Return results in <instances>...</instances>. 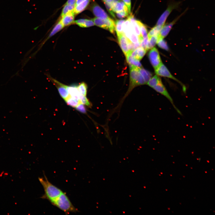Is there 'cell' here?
<instances>
[{
  "label": "cell",
  "instance_id": "6da1fadb",
  "mask_svg": "<svg viewBox=\"0 0 215 215\" xmlns=\"http://www.w3.org/2000/svg\"><path fill=\"white\" fill-rule=\"evenodd\" d=\"M50 202L52 205L56 206L67 214L70 213L79 212L78 210L74 206L67 196L64 192Z\"/></svg>",
  "mask_w": 215,
  "mask_h": 215
},
{
  "label": "cell",
  "instance_id": "7a4b0ae2",
  "mask_svg": "<svg viewBox=\"0 0 215 215\" xmlns=\"http://www.w3.org/2000/svg\"><path fill=\"white\" fill-rule=\"evenodd\" d=\"M44 178H39V180L42 186L44 193L41 198L48 200L49 201L56 198L63 192L60 189L50 182L44 174Z\"/></svg>",
  "mask_w": 215,
  "mask_h": 215
},
{
  "label": "cell",
  "instance_id": "3957f363",
  "mask_svg": "<svg viewBox=\"0 0 215 215\" xmlns=\"http://www.w3.org/2000/svg\"><path fill=\"white\" fill-rule=\"evenodd\" d=\"M130 79L131 87L146 84L145 80L139 72V68L137 67L129 64Z\"/></svg>",
  "mask_w": 215,
  "mask_h": 215
},
{
  "label": "cell",
  "instance_id": "277c9868",
  "mask_svg": "<svg viewBox=\"0 0 215 215\" xmlns=\"http://www.w3.org/2000/svg\"><path fill=\"white\" fill-rule=\"evenodd\" d=\"M92 20L96 26L108 30L112 33H114L115 30V23L110 18L101 19L95 17Z\"/></svg>",
  "mask_w": 215,
  "mask_h": 215
},
{
  "label": "cell",
  "instance_id": "5b68a950",
  "mask_svg": "<svg viewBox=\"0 0 215 215\" xmlns=\"http://www.w3.org/2000/svg\"><path fill=\"white\" fill-rule=\"evenodd\" d=\"M180 4V2H172L168 5V7L163 13L159 19L156 25L163 26L167 18L172 10L177 8Z\"/></svg>",
  "mask_w": 215,
  "mask_h": 215
},
{
  "label": "cell",
  "instance_id": "8992f818",
  "mask_svg": "<svg viewBox=\"0 0 215 215\" xmlns=\"http://www.w3.org/2000/svg\"><path fill=\"white\" fill-rule=\"evenodd\" d=\"M148 57L151 64L155 69L162 63L159 52L155 47H153L150 51Z\"/></svg>",
  "mask_w": 215,
  "mask_h": 215
},
{
  "label": "cell",
  "instance_id": "52a82bcc",
  "mask_svg": "<svg viewBox=\"0 0 215 215\" xmlns=\"http://www.w3.org/2000/svg\"><path fill=\"white\" fill-rule=\"evenodd\" d=\"M154 90L158 93H159L163 96H165L170 102L173 105V107L179 113L181 114V112L175 106L173 102L172 99L168 92L166 89L163 84L162 82H161L156 86L153 88Z\"/></svg>",
  "mask_w": 215,
  "mask_h": 215
},
{
  "label": "cell",
  "instance_id": "ba28073f",
  "mask_svg": "<svg viewBox=\"0 0 215 215\" xmlns=\"http://www.w3.org/2000/svg\"><path fill=\"white\" fill-rule=\"evenodd\" d=\"M155 72L157 75L168 77L173 79L179 83L181 85L183 84L177 79L173 76L166 67L162 63L157 68L155 69Z\"/></svg>",
  "mask_w": 215,
  "mask_h": 215
},
{
  "label": "cell",
  "instance_id": "9c48e42d",
  "mask_svg": "<svg viewBox=\"0 0 215 215\" xmlns=\"http://www.w3.org/2000/svg\"><path fill=\"white\" fill-rule=\"evenodd\" d=\"M52 80L56 87L60 96L65 100L70 96L66 88L67 85L59 82L54 79H52Z\"/></svg>",
  "mask_w": 215,
  "mask_h": 215
},
{
  "label": "cell",
  "instance_id": "30bf717a",
  "mask_svg": "<svg viewBox=\"0 0 215 215\" xmlns=\"http://www.w3.org/2000/svg\"><path fill=\"white\" fill-rule=\"evenodd\" d=\"M182 14L180 16L177 17L171 23L165 25H164L162 26L159 35V38L164 39L167 36L174 24Z\"/></svg>",
  "mask_w": 215,
  "mask_h": 215
},
{
  "label": "cell",
  "instance_id": "8fae6325",
  "mask_svg": "<svg viewBox=\"0 0 215 215\" xmlns=\"http://www.w3.org/2000/svg\"><path fill=\"white\" fill-rule=\"evenodd\" d=\"M91 9L93 14L96 17L101 19L110 18L105 11L96 3L93 4Z\"/></svg>",
  "mask_w": 215,
  "mask_h": 215
},
{
  "label": "cell",
  "instance_id": "7c38bea8",
  "mask_svg": "<svg viewBox=\"0 0 215 215\" xmlns=\"http://www.w3.org/2000/svg\"><path fill=\"white\" fill-rule=\"evenodd\" d=\"M120 46L125 56L129 52L128 39L123 33H117Z\"/></svg>",
  "mask_w": 215,
  "mask_h": 215
},
{
  "label": "cell",
  "instance_id": "4fadbf2b",
  "mask_svg": "<svg viewBox=\"0 0 215 215\" xmlns=\"http://www.w3.org/2000/svg\"><path fill=\"white\" fill-rule=\"evenodd\" d=\"M75 15L73 11L61 17L59 21L64 27L67 26L74 22Z\"/></svg>",
  "mask_w": 215,
  "mask_h": 215
},
{
  "label": "cell",
  "instance_id": "5bb4252c",
  "mask_svg": "<svg viewBox=\"0 0 215 215\" xmlns=\"http://www.w3.org/2000/svg\"><path fill=\"white\" fill-rule=\"evenodd\" d=\"M128 18L130 19L133 30L138 36L139 41L140 43L142 40L143 38L141 36L139 28L136 22V20H135L132 14H130Z\"/></svg>",
  "mask_w": 215,
  "mask_h": 215
},
{
  "label": "cell",
  "instance_id": "9a60e30c",
  "mask_svg": "<svg viewBox=\"0 0 215 215\" xmlns=\"http://www.w3.org/2000/svg\"><path fill=\"white\" fill-rule=\"evenodd\" d=\"M147 50L142 47H139L131 53V56L140 61L145 55Z\"/></svg>",
  "mask_w": 215,
  "mask_h": 215
},
{
  "label": "cell",
  "instance_id": "2e32d148",
  "mask_svg": "<svg viewBox=\"0 0 215 215\" xmlns=\"http://www.w3.org/2000/svg\"><path fill=\"white\" fill-rule=\"evenodd\" d=\"M79 27H87L94 26L95 24L93 20L80 19L76 20L74 22Z\"/></svg>",
  "mask_w": 215,
  "mask_h": 215
},
{
  "label": "cell",
  "instance_id": "e0dca14e",
  "mask_svg": "<svg viewBox=\"0 0 215 215\" xmlns=\"http://www.w3.org/2000/svg\"><path fill=\"white\" fill-rule=\"evenodd\" d=\"M90 0H86L76 5L73 10L75 14H78L83 11L87 7Z\"/></svg>",
  "mask_w": 215,
  "mask_h": 215
},
{
  "label": "cell",
  "instance_id": "ac0fdd59",
  "mask_svg": "<svg viewBox=\"0 0 215 215\" xmlns=\"http://www.w3.org/2000/svg\"><path fill=\"white\" fill-rule=\"evenodd\" d=\"M131 52L129 51L125 56L127 61L129 64L133 65L139 68H141L142 65L139 61L132 57L131 55Z\"/></svg>",
  "mask_w": 215,
  "mask_h": 215
},
{
  "label": "cell",
  "instance_id": "d6986e66",
  "mask_svg": "<svg viewBox=\"0 0 215 215\" xmlns=\"http://www.w3.org/2000/svg\"><path fill=\"white\" fill-rule=\"evenodd\" d=\"M66 88L70 96L79 100V96L80 93L78 90L77 86L67 85Z\"/></svg>",
  "mask_w": 215,
  "mask_h": 215
},
{
  "label": "cell",
  "instance_id": "ffe728a7",
  "mask_svg": "<svg viewBox=\"0 0 215 215\" xmlns=\"http://www.w3.org/2000/svg\"><path fill=\"white\" fill-rule=\"evenodd\" d=\"M64 26L62 24L60 21L56 24L53 29L49 34L48 37L46 40V41L48 39L54 36L57 33L60 31L64 27Z\"/></svg>",
  "mask_w": 215,
  "mask_h": 215
},
{
  "label": "cell",
  "instance_id": "44dd1931",
  "mask_svg": "<svg viewBox=\"0 0 215 215\" xmlns=\"http://www.w3.org/2000/svg\"><path fill=\"white\" fill-rule=\"evenodd\" d=\"M159 35L153 36L148 38L149 42L146 48L147 50L153 47L157 43L159 39Z\"/></svg>",
  "mask_w": 215,
  "mask_h": 215
},
{
  "label": "cell",
  "instance_id": "7402d4cb",
  "mask_svg": "<svg viewBox=\"0 0 215 215\" xmlns=\"http://www.w3.org/2000/svg\"><path fill=\"white\" fill-rule=\"evenodd\" d=\"M162 82L160 78L157 75H155L151 78L147 82L148 85L153 88Z\"/></svg>",
  "mask_w": 215,
  "mask_h": 215
},
{
  "label": "cell",
  "instance_id": "603a6c76",
  "mask_svg": "<svg viewBox=\"0 0 215 215\" xmlns=\"http://www.w3.org/2000/svg\"><path fill=\"white\" fill-rule=\"evenodd\" d=\"M65 101L68 105L73 108H76L80 103L79 99L70 96Z\"/></svg>",
  "mask_w": 215,
  "mask_h": 215
},
{
  "label": "cell",
  "instance_id": "cb8c5ba5",
  "mask_svg": "<svg viewBox=\"0 0 215 215\" xmlns=\"http://www.w3.org/2000/svg\"><path fill=\"white\" fill-rule=\"evenodd\" d=\"M139 70L140 73L143 77L146 84L151 78L152 74L150 72L143 68H139Z\"/></svg>",
  "mask_w": 215,
  "mask_h": 215
},
{
  "label": "cell",
  "instance_id": "d4e9b609",
  "mask_svg": "<svg viewBox=\"0 0 215 215\" xmlns=\"http://www.w3.org/2000/svg\"><path fill=\"white\" fill-rule=\"evenodd\" d=\"M136 22L139 27L140 33L143 38L147 37V30L146 26L139 21L136 20Z\"/></svg>",
  "mask_w": 215,
  "mask_h": 215
},
{
  "label": "cell",
  "instance_id": "484cf974",
  "mask_svg": "<svg viewBox=\"0 0 215 215\" xmlns=\"http://www.w3.org/2000/svg\"><path fill=\"white\" fill-rule=\"evenodd\" d=\"M162 27V26L156 25L153 27L148 34V38H149L153 36L159 35Z\"/></svg>",
  "mask_w": 215,
  "mask_h": 215
},
{
  "label": "cell",
  "instance_id": "4316f807",
  "mask_svg": "<svg viewBox=\"0 0 215 215\" xmlns=\"http://www.w3.org/2000/svg\"><path fill=\"white\" fill-rule=\"evenodd\" d=\"M125 20L123 19L116 20L115 23V30L117 33H123V24ZM124 34V33H123Z\"/></svg>",
  "mask_w": 215,
  "mask_h": 215
},
{
  "label": "cell",
  "instance_id": "83f0119b",
  "mask_svg": "<svg viewBox=\"0 0 215 215\" xmlns=\"http://www.w3.org/2000/svg\"><path fill=\"white\" fill-rule=\"evenodd\" d=\"M111 7L114 12L117 13L123 10V6L120 2H113Z\"/></svg>",
  "mask_w": 215,
  "mask_h": 215
},
{
  "label": "cell",
  "instance_id": "f1b7e54d",
  "mask_svg": "<svg viewBox=\"0 0 215 215\" xmlns=\"http://www.w3.org/2000/svg\"><path fill=\"white\" fill-rule=\"evenodd\" d=\"M75 6L64 4L61 14V17L66 14L73 11Z\"/></svg>",
  "mask_w": 215,
  "mask_h": 215
},
{
  "label": "cell",
  "instance_id": "f546056e",
  "mask_svg": "<svg viewBox=\"0 0 215 215\" xmlns=\"http://www.w3.org/2000/svg\"><path fill=\"white\" fill-rule=\"evenodd\" d=\"M79 92L81 94L86 96L87 93V86L85 82L81 83L78 86Z\"/></svg>",
  "mask_w": 215,
  "mask_h": 215
},
{
  "label": "cell",
  "instance_id": "4dcf8cb0",
  "mask_svg": "<svg viewBox=\"0 0 215 215\" xmlns=\"http://www.w3.org/2000/svg\"><path fill=\"white\" fill-rule=\"evenodd\" d=\"M79 99L80 103L84 105H86L88 107H90L92 104L89 101L86 96L82 95L80 93L79 96Z\"/></svg>",
  "mask_w": 215,
  "mask_h": 215
},
{
  "label": "cell",
  "instance_id": "1f68e13d",
  "mask_svg": "<svg viewBox=\"0 0 215 215\" xmlns=\"http://www.w3.org/2000/svg\"><path fill=\"white\" fill-rule=\"evenodd\" d=\"M157 44L158 46L160 48L166 50H169V47L167 44L163 39L159 38Z\"/></svg>",
  "mask_w": 215,
  "mask_h": 215
},
{
  "label": "cell",
  "instance_id": "d6a6232c",
  "mask_svg": "<svg viewBox=\"0 0 215 215\" xmlns=\"http://www.w3.org/2000/svg\"><path fill=\"white\" fill-rule=\"evenodd\" d=\"M77 110L83 113H86V109L84 105L80 103L75 108Z\"/></svg>",
  "mask_w": 215,
  "mask_h": 215
},
{
  "label": "cell",
  "instance_id": "836d02e7",
  "mask_svg": "<svg viewBox=\"0 0 215 215\" xmlns=\"http://www.w3.org/2000/svg\"><path fill=\"white\" fill-rule=\"evenodd\" d=\"M106 8L110 15L114 18H116L115 14L113 11L110 5L104 2Z\"/></svg>",
  "mask_w": 215,
  "mask_h": 215
},
{
  "label": "cell",
  "instance_id": "e575fe53",
  "mask_svg": "<svg viewBox=\"0 0 215 215\" xmlns=\"http://www.w3.org/2000/svg\"><path fill=\"white\" fill-rule=\"evenodd\" d=\"M124 2L127 7L129 13L131 12V1L130 0H123Z\"/></svg>",
  "mask_w": 215,
  "mask_h": 215
},
{
  "label": "cell",
  "instance_id": "d590c367",
  "mask_svg": "<svg viewBox=\"0 0 215 215\" xmlns=\"http://www.w3.org/2000/svg\"><path fill=\"white\" fill-rule=\"evenodd\" d=\"M116 13L117 17L120 19L123 18L127 16L128 15V14L126 13L124 10H123L121 12Z\"/></svg>",
  "mask_w": 215,
  "mask_h": 215
},
{
  "label": "cell",
  "instance_id": "8d00e7d4",
  "mask_svg": "<svg viewBox=\"0 0 215 215\" xmlns=\"http://www.w3.org/2000/svg\"><path fill=\"white\" fill-rule=\"evenodd\" d=\"M77 1V0H68L65 4L75 5Z\"/></svg>",
  "mask_w": 215,
  "mask_h": 215
},
{
  "label": "cell",
  "instance_id": "74e56055",
  "mask_svg": "<svg viewBox=\"0 0 215 215\" xmlns=\"http://www.w3.org/2000/svg\"><path fill=\"white\" fill-rule=\"evenodd\" d=\"M104 2L107 3L109 4L110 6L111 4L114 2L113 0H102Z\"/></svg>",
  "mask_w": 215,
  "mask_h": 215
},
{
  "label": "cell",
  "instance_id": "f35d334b",
  "mask_svg": "<svg viewBox=\"0 0 215 215\" xmlns=\"http://www.w3.org/2000/svg\"><path fill=\"white\" fill-rule=\"evenodd\" d=\"M85 0H77L76 3V5L78 4H79V3H80Z\"/></svg>",
  "mask_w": 215,
  "mask_h": 215
},
{
  "label": "cell",
  "instance_id": "ab89813d",
  "mask_svg": "<svg viewBox=\"0 0 215 215\" xmlns=\"http://www.w3.org/2000/svg\"><path fill=\"white\" fill-rule=\"evenodd\" d=\"M113 0L114 2H120L121 1H122V0Z\"/></svg>",
  "mask_w": 215,
  "mask_h": 215
}]
</instances>
